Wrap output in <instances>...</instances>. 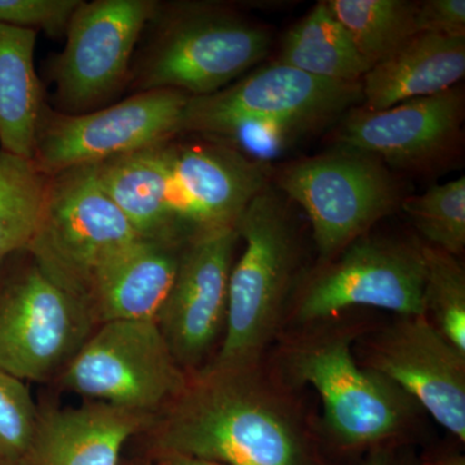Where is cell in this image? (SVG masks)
Returning a JSON list of instances; mask_svg holds the SVG:
<instances>
[{
    "mask_svg": "<svg viewBox=\"0 0 465 465\" xmlns=\"http://www.w3.org/2000/svg\"><path fill=\"white\" fill-rule=\"evenodd\" d=\"M143 455L183 454L225 465H336L300 391L268 357L256 365H206L139 437Z\"/></svg>",
    "mask_w": 465,
    "mask_h": 465,
    "instance_id": "6da1fadb",
    "label": "cell"
},
{
    "mask_svg": "<svg viewBox=\"0 0 465 465\" xmlns=\"http://www.w3.org/2000/svg\"><path fill=\"white\" fill-rule=\"evenodd\" d=\"M348 314L284 330L269 362L296 391H317L322 403L318 428L333 460L415 446L427 414L399 385L358 362L354 342L369 327Z\"/></svg>",
    "mask_w": 465,
    "mask_h": 465,
    "instance_id": "7a4b0ae2",
    "label": "cell"
},
{
    "mask_svg": "<svg viewBox=\"0 0 465 465\" xmlns=\"http://www.w3.org/2000/svg\"><path fill=\"white\" fill-rule=\"evenodd\" d=\"M362 82H335L275 63L210 96L189 97L183 134L269 163L362 103Z\"/></svg>",
    "mask_w": 465,
    "mask_h": 465,
    "instance_id": "3957f363",
    "label": "cell"
},
{
    "mask_svg": "<svg viewBox=\"0 0 465 465\" xmlns=\"http://www.w3.org/2000/svg\"><path fill=\"white\" fill-rule=\"evenodd\" d=\"M237 231L244 251L229 278L224 335L207 363L216 367L256 365L268 357L308 272L298 220L272 183L251 201Z\"/></svg>",
    "mask_w": 465,
    "mask_h": 465,
    "instance_id": "277c9868",
    "label": "cell"
},
{
    "mask_svg": "<svg viewBox=\"0 0 465 465\" xmlns=\"http://www.w3.org/2000/svg\"><path fill=\"white\" fill-rule=\"evenodd\" d=\"M149 42L131 67L137 92L173 90L210 96L268 54L271 35L224 5L158 3Z\"/></svg>",
    "mask_w": 465,
    "mask_h": 465,
    "instance_id": "5b68a950",
    "label": "cell"
},
{
    "mask_svg": "<svg viewBox=\"0 0 465 465\" xmlns=\"http://www.w3.org/2000/svg\"><path fill=\"white\" fill-rule=\"evenodd\" d=\"M423 243L371 232L308 271L291 300L284 330L375 308L424 316Z\"/></svg>",
    "mask_w": 465,
    "mask_h": 465,
    "instance_id": "8992f818",
    "label": "cell"
},
{
    "mask_svg": "<svg viewBox=\"0 0 465 465\" xmlns=\"http://www.w3.org/2000/svg\"><path fill=\"white\" fill-rule=\"evenodd\" d=\"M275 183L307 213L318 264L371 232L406 198L381 159L341 145L283 166Z\"/></svg>",
    "mask_w": 465,
    "mask_h": 465,
    "instance_id": "52a82bcc",
    "label": "cell"
},
{
    "mask_svg": "<svg viewBox=\"0 0 465 465\" xmlns=\"http://www.w3.org/2000/svg\"><path fill=\"white\" fill-rule=\"evenodd\" d=\"M94 329L84 305L29 251L0 264V369L26 382H54Z\"/></svg>",
    "mask_w": 465,
    "mask_h": 465,
    "instance_id": "ba28073f",
    "label": "cell"
},
{
    "mask_svg": "<svg viewBox=\"0 0 465 465\" xmlns=\"http://www.w3.org/2000/svg\"><path fill=\"white\" fill-rule=\"evenodd\" d=\"M139 238L104 191L94 164H87L50 176L26 250L52 281L82 302L101 266Z\"/></svg>",
    "mask_w": 465,
    "mask_h": 465,
    "instance_id": "9c48e42d",
    "label": "cell"
},
{
    "mask_svg": "<svg viewBox=\"0 0 465 465\" xmlns=\"http://www.w3.org/2000/svg\"><path fill=\"white\" fill-rule=\"evenodd\" d=\"M186 381L155 321H114L96 326L54 384L87 400L155 415Z\"/></svg>",
    "mask_w": 465,
    "mask_h": 465,
    "instance_id": "30bf717a",
    "label": "cell"
},
{
    "mask_svg": "<svg viewBox=\"0 0 465 465\" xmlns=\"http://www.w3.org/2000/svg\"><path fill=\"white\" fill-rule=\"evenodd\" d=\"M188 94L137 92L114 105L64 114L45 104L32 161L47 176L130 154L183 134Z\"/></svg>",
    "mask_w": 465,
    "mask_h": 465,
    "instance_id": "8fae6325",
    "label": "cell"
},
{
    "mask_svg": "<svg viewBox=\"0 0 465 465\" xmlns=\"http://www.w3.org/2000/svg\"><path fill=\"white\" fill-rule=\"evenodd\" d=\"M155 0H94L76 9L66 45L50 65L54 104L64 114L103 109L130 82L137 43Z\"/></svg>",
    "mask_w": 465,
    "mask_h": 465,
    "instance_id": "7c38bea8",
    "label": "cell"
},
{
    "mask_svg": "<svg viewBox=\"0 0 465 465\" xmlns=\"http://www.w3.org/2000/svg\"><path fill=\"white\" fill-rule=\"evenodd\" d=\"M358 362L390 379L457 439L465 442V353L425 316H396L369 327L354 342Z\"/></svg>",
    "mask_w": 465,
    "mask_h": 465,
    "instance_id": "4fadbf2b",
    "label": "cell"
},
{
    "mask_svg": "<svg viewBox=\"0 0 465 465\" xmlns=\"http://www.w3.org/2000/svg\"><path fill=\"white\" fill-rule=\"evenodd\" d=\"M238 242L237 228H222L201 232L183 244L173 286L155 322L188 375L213 360L224 335Z\"/></svg>",
    "mask_w": 465,
    "mask_h": 465,
    "instance_id": "5bb4252c",
    "label": "cell"
},
{
    "mask_svg": "<svg viewBox=\"0 0 465 465\" xmlns=\"http://www.w3.org/2000/svg\"><path fill=\"white\" fill-rule=\"evenodd\" d=\"M162 143L177 220L189 237L237 228L251 201L271 183L272 167L195 134Z\"/></svg>",
    "mask_w": 465,
    "mask_h": 465,
    "instance_id": "9a60e30c",
    "label": "cell"
},
{
    "mask_svg": "<svg viewBox=\"0 0 465 465\" xmlns=\"http://www.w3.org/2000/svg\"><path fill=\"white\" fill-rule=\"evenodd\" d=\"M341 118V146L374 155L391 167L420 168L448 154L460 139L464 94L455 85L390 109L356 106Z\"/></svg>",
    "mask_w": 465,
    "mask_h": 465,
    "instance_id": "2e32d148",
    "label": "cell"
},
{
    "mask_svg": "<svg viewBox=\"0 0 465 465\" xmlns=\"http://www.w3.org/2000/svg\"><path fill=\"white\" fill-rule=\"evenodd\" d=\"M152 414L87 400L79 406H39L23 465H121L124 450L150 427Z\"/></svg>",
    "mask_w": 465,
    "mask_h": 465,
    "instance_id": "e0dca14e",
    "label": "cell"
},
{
    "mask_svg": "<svg viewBox=\"0 0 465 465\" xmlns=\"http://www.w3.org/2000/svg\"><path fill=\"white\" fill-rule=\"evenodd\" d=\"M186 242L139 238L101 266L82 298L94 326L157 320Z\"/></svg>",
    "mask_w": 465,
    "mask_h": 465,
    "instance_id": "ac0fdd59",
    "label": "cell"
},
{
    "mask_svg": "<svg viewBox=\"0 0 465 465\" xmlns=\"http://www.w3.org/2000/svg\"><path fill=\"white\" fill-rule=\"evenodd\" d=\"M464 74L465 36L416 34L363 76V108L385 110L432 96L455 87Z\"/></svg>",
    "mask_w": 465,
    "mask_h": 465,
    "instance_id": "d6986e66",
    "label": "cell"
},
{
    "mask_svg": "<svg viewBox=\"0 0 465 465\" xmlns=\"http://www.w3.org/2000/svg\"><path fill=\"white\" fill-rule=\"evenodd\" d=\"M162 143L94 164L104 191L146 240H191L174 213Z\"/></svg>",
    "mask_w": 465,
    "mask_h": 465,
    "instance_id": "ffe728a7",
    "label": "cell"
},
{
    "mask_svg": "<svg viewBox=\"0 0 465 465\" xmlns=\"http://www.w3.org/2000/svg\"><path fill=\"white\" fill-rule=\"evenodd\" d=\"M36 35L0 24V149L30 161L47 104L34 66Z\"/></svg>",
    "mask_w": 465,
    "mask_h": 465,
    "instance_id": "44dd1931",
    "label": "cell"
},
{
    "mask_svg": "<svg viewBox=\"0 0 465 465\" xmlns=\"http://www.w3.org/2000/svg\"><path fill=\"white\" fill-rule=\"evenodd\" d=\"M278 63L318 78L349 84L362 82L372 69L327 2L318 3L286 34Z\"/></svg>",
    "mask_w": 465,
    "mask_h": 465,
    "instance_id": "7402d4cb",
    "label": "cell"
},
{
    "mask_svg": "<svg viewBox=\"0 0 465 465\" xmlns=\"http://www.w3.org/2000/svg\"><path fill=\"white\" fill-rule=\"evenodd\" d=\"M333 16L372 67L416 35L414 3L402 0H330Z\"/></svg>",
    "mask_w": 465,
    "mask_h": 465,
    "instance_id": "603a6c76",
    "label": "cell"
},
{
    "mask_svg": "<svg viewBox=\"0 0 465 465\" xmlns=\"http://www.w3.org/2000/svg\"><path fill=\"white\" fill-rule=\"evenodd\" d=\"M48 180L30 159L0 149V264L32 242Z\"/></svg>",
    "mask_w": 465,
    "mask_h": 465,
    "instance_id": "cb8c5ba5",
    "label": "cell"
},
{
    "mask_svg": "<svg viewBox=\"0 0 465 465\" xmlns=\"http://www.w3.org/2000/svg\"><path fill=\"white\" fill-rule=\"evenodd\" d=\"M424 316L465 353V271L459 258L423 243Z\"/></svg>",
    "mask_w": 465,
    "mask_h": 465,
    "instance_id": "d4e9b609",
    "label": "cell"
},
{
    "mask_svg": "<svg viewBox=\"0 0 465 465\" xmlns=\"http://www.w3.org/2000/svg\"><path fill=\"white\" fill-rule=\"evenodd\" d=\"M401 208L428 246L460 258L465 249V179L463 176L406 197Z\"/></svg>",
    "mask_w": 465,
    "mask_h": 465,
    "instance_id": "484cf974",
    "label": "cell"
},
{
    "mask_svg": "<svg viewBox=\"0 0 465 465\" xmlns=\"http://www.w3.org/2000/svg\"><path fill=\"white\" fill-rule=\"evenodd\" d=\"M38 418L27 382L0 369V460L23 465Z\"/></svg>",
    "mask_w": 465,
    "mask_h": 465,
    "instance_id": "4316f807",
    "label": "cell"
},
{
    "mask_svg": "<svg viewBox=\"0 0 465 465\" xmlns=\"http://www.w3.org/2000/svg\"><path fill=\"white\" fill-rule=\"evenodd\" d=\"M84 0H0V24L43 30L52 38L65 36Z\"/></svg>",
    "mask_w": 465,
    "mask_h": 465,
    "instance_id": "83f0119b",
    "label": "cell"
},
{
    "mask_svg": "<svg viewBox=\"0 0 465 465\" xmlns=\"http://www.w3.org/2000/svg\"><path fill=\"white\" fill-rule=\"evenodd\" d=\"M416 33L465 36L464 0H427L416 5Z\"/></svg>",
    "mask_w": 465,
    "mask_h": 465,
    "instance_id": "f1b7e54d",
    "label": "cell"
},
{
    "mask_svg": "<svg viewBox=\"0 0 465 465\" xmlns=\"http://www.w3.org/2000/svg\"><path fill=\"white\" fill-rule=\"evenodd\" d=\"M361 465H424L415 446H394L370 452Z\"/></svg>",
    "mask_w": 465,
    "mask_h": 465,
    "instance_id": "f546056e",
    "label": "cell"
},
{
    "mask_svg": "<svg viewBox=\"0 0 465 465\" xmlns=\"http://www.w3.org/2000/svg\"><path fill=\"white\" fill-rule=\"evenodd\" d=\"M424 465H465L463 454L452 450H434L421 454Z\"/></svg>",
    "mask_w": 465,
    "mask_h": 465,
    "instance_id": "4dcf8cb0",
    "label": "cell"
},
{
    "mask_svg": "<svg viewBox=\"0 0 465 465\" xmlns=\"http://www.w3.org/2000/svg\"><path fill=\"white\" fill-rule=\"evenodd\" d=\"M150 458L154 461V465H225L217 463V461L207 460V459L189 457V455L183 454H166Z\"/></svg>",
    "mask_w": 465,
    "mask_h": 465,
    "instance_id": "1f68e13d",
    "label": "cell"
},
{
    "mask_svg": "<svg viewBox=\"0 0 465 465\" xmlns=\"http://www.w3.org/2000/svg\"><path fill=\"white\" fill-rule=\"evenodd\" d=\"M121 465H154V461H153V459L148 457V455L142 454L136 458H124Z\"/></svg>",
    "mask_w": 465,
    "mask_h": 465,
    "instance_id": "d6a6232c",
    "label": "cell"
},
{
    "mask_svg": "<svg viewBox=\"0 0 465 465\" xmlns=\"http://www.w3.org/2000/svg\"><path fill=\"white\" fill-rule=\"evenodd\" d=\"M0 465H21V464L8 463V461L0 460Z\"/></svg>",
    "mask_w": 465,
    "mask_h": 465,
    "instance_id": "836d02e7",
    "label": "cell"
}]
</instances>
